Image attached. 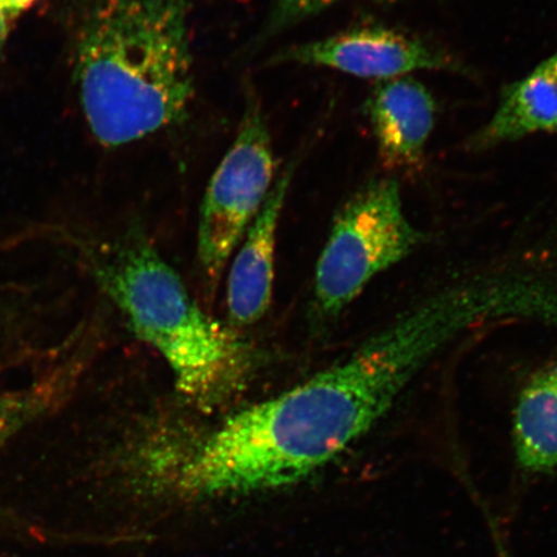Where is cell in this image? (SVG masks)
Returning a JSON list of instances; mask_svg holds the SVG:
<instances>
[{
    "mask_svg": "<svg viewBox=\"0 0 557 557\" xmlns=\"http://www.w3.org/2000/svg\"><path fill=\"white\" fill-rule=\"evenodd\" d=\"M424 367L420 341L387 325L341 363L201 437L180 462L176 484L215 496L301 482L366 435Z\"/></svg>",
    "mask_w": 557,
    "mask_h": 557,
    "instance_id": "6da1fadb",
    "label": "cell"
},
{
    "mask_svg": "<svg viewBox=\"0 0 557 557\" xmlns=\"http://www.w3.org/2000/svg\"><path fill=\"white\" fill-rule=\"evenodd\" d=\"M70 45L83 113L104 148L185 120L195 90L187 0H79Z\"/></svg>",
    "mask_w": 557,
    "mask_h": 557,
    "instance_id": "7a4b0ae2",
    "label": "cell"
},
{
    "mask_svg": "<svg viewBox=\"0 0 557 557\" xmlns=\"http://www.w3.org/2000/svg\"><path fill=\"white\" fill-rule=\"evenodd\" d=\"M82 250L132 331L169 363L181 394L212 408L238 388L247 369L239 339L199 308L151 244L132 238L107 252Z\"/></svg>",
    "mask_w": 557,
    "mask_h": 557,
    "instance_id": "3957f363",
    "label": "cell"
},
{
    "mask_svg": "<svg viewBox=\"0 0 557 557\" xmlns=\"http://www.w3.org/2000/svg\"><path fill=\"white\" fill-rule=\"evenodd\" d=\"M54 309L32 289L0 296V459L10 445L72 398L88 354L52 326Z\"/></svg>",
    "mask_w": 557,
    "mask_h": 557,
    "instance_id": "277c9868",
    "label": "cell"
},
{
    "mask_svg": "<svg viewBox=\"0 0 557 557\" xmlns=\"http://www.w3.org/2000/svg\"><path fill=\"white\" fill-rule=\"evenodd\" d=\"M420 242L395 181L363 187L341 209L319 257L313 282L319 315L338 317L375 276L406 260Z\"/></svg>",
    "mask_w": 557,
    "mask_h": 557,
    "instance_id": "5b68a950",
    "label": "cell"
},
{
    "mask_svg": "<svg viewBox=\"0 0 557 557\" xmlns=\"http://www.w3.org/2000/svg\"><path fill=\"white\" fill-rule=\"evenodd\" d=\"M276 162L261 104L249 97L238 134L208 185L198 230V260L208 283L226 263L275 184Z\"/></svg>",
    "mask_w": 557,
    "mask_h": 557,
    "instance_id": "8992f818",
    "label": "cell"
},
{
    "mask_svg": "<svg viewBox=\"0 0 557 557\" xmlns=\"http://www.w3.org/2000/svg\"><path fill=\"white\" fill-rule=\"evenodd\" d=\"M309 66H322L359 78L392 81L417 70L451 66L442 53L406 34L381 26L359 27L322 40L289 48L276 58Z\"/></svg>",
    "mask_w": 557,
    "mask_h": 557,
    "instance_id": "52a82bcc",
    "label": "cell"
},
{
    "mask_svg": "<svg viewBox=\"0 0 557 557\" xmlns=\"http://www.w3.org/2000/svg\"><path fill=\"white\" fill-rule=\"evenodd\" d=\"M292 177L294 169H287L276 178L260 213L247 230L246 239L230 270L227 309L230 322L234 325H252L270 308L277 225Z\"/></svg>",
    "mask_w": 557,
    "mask_h": 557,
    "instance_id": "ba28073f",
    "label": "cell"
},
{
    "mask_svg": "<svg viewBox=\"0 0 557 557\" xmlns=\"http://www.w3.org/2000/svg\"><path fill=\"white\" fill-rule=\"evenodd\" d=\"M380 156L389 169L412 170L422 162L435 123V102L412 78H396L375 88L368 103Z\"/></svg>",
    "mask_w": 557,
    "mask_h": 557,
    "instance_id": "9c48e42d",
    "label": "cell"
},
{
    "mask_svg": "<svg viewBox=\"0 0 557 557\" xmlns=\"http://www.w3.org/2000/svg\"><path fill=\"white\" fill-rule=\"evenodd\" d=\"M535 134L557 135V79L546 61L506 88L496 113L471 145L486 149Z\"/></svg>",
    "mask_w": 557,
    "mask_h": 557,
    "instance_id": "30bf717a",
    "label": "cell"
},
{
    "mask_svg": "<svg viewBox=\"0 0 557 557\" xmlns=\"http://www.w3.org/2000/svg\"><path fill=\"white\" fill-rule=\"evenodd\" d=\"M513 445L522 469H557V364L534 374L521 389L513 417Z\"/></svg>",
    "mask_w": 557,
    "mask_h": 557,
    "instance_id": "8fae6325",
    "label": "cell"
},
{
    "mask_svg": "<svg viewBox=\"0 0 557 557\" xmlns=\"http://www.w3.org/2000/svg\"><path fill=\"white\" fill-rule=\"evenodd\" d=\"M344 0H274L269 32L276 33Z\"/></svg>",
    "mask_w": 557,
    "mask_h": 557,
    "instance_id": "7c38bea8",
    "label": "cell"
},
{
    "mask_svg": "<svg viewBox=\"0 0 557 557\" xmlns=\"http://www.w3.org/2000/svg\"><path fill=\"white\" fill-rule=\"evenodd\" d=\"M38 0H0V11L11 21L30 11Z\"/></svg>",
    "mask_w": 557,
    "mask_h": 557,
    "instance_id": "4fadbf2b",
    "label": "cell"
},
{
    "mask_svg": "<svg viewBox=\"0 0 557 557\" xmlns=\"http://www.w3.org/2000/svg\"><path fill=\"white\" fill-rule=\"evenodd\" d=\"M10 23L11 20L7 17L2 11H0V50H2L7 38H9Z\"/></svg>",
    "mask_w": 557,
    "mask_h": 557,
    "instance_id": "5bb4252c",
    "label": "cell"
},
{
    "mask_svg": "<svg viewBox=\"0 0 557 557\" xmlns=\"http://www.w3.org/2000/svg\"><path fill=\"white\" fill-rule=\"evenodd\" d=\"M493 535H494V540L497 541V549H498L499 557H511L510 555H508V552H507L503 541H500L499 534L494 533Z\"/></svg>",
    "mask_w": 557,
    "mask_h": 557,
    "instance_id": "9a60e30c",
    "label": "cell"
},
{
    "mask_svg": "<svg viewBox=\"0 0 557 557\" xmlns=\"http://www.w3.org/2000/svg\"><path fill=\"white\" fill-rule=\"evenodd\" d=\"M546 64L548 65L549 69H552V72L555 75V78L557 79V52L553 55V58L546 60Z\"/></svg>",
    "mask_w": 557,
    "mask_h": 557,
    "instance_id": "2e32d148",
    "label": "cell"
}]
</instances>
